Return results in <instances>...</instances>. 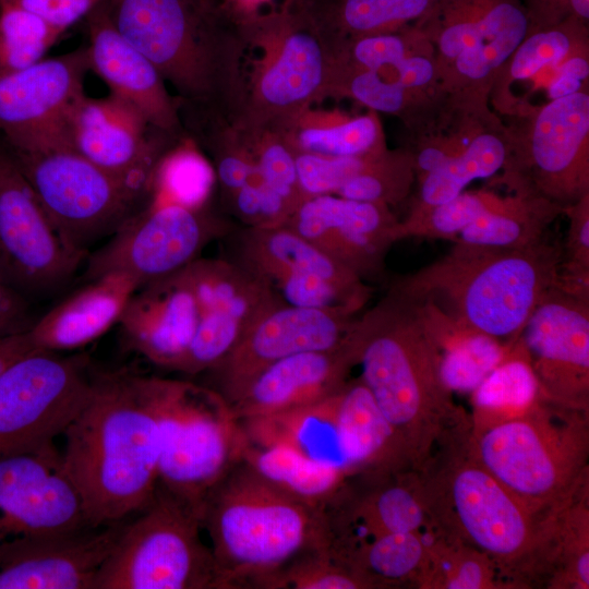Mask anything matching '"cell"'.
<instances>
[{"label": "cell", "instance_id": "obj_1", "mask_svg": "<svg viewBox=\"0 0 589 589\" xmlns=\"http://www.w3.org/2000/svg\"><path fill=\"white\" fill-rule=\"evenodd\" d=\"M470 419L447 432L417 471L432 530L485 554L505 588L544 587L553 512L531 513L476 458Z\"/></svg>", "mask_w": 589, "mask_h": 589}, {"label": "cell", "instance_id": "obj_2", "mask_svg": "<svg viewBox=\"0 0 589 589\" xmlns=\"http://www.w3.org/2000/svg\"><path fill=\"white\" fill-rule=\"evenodd\" d=\"M349 342L361 381L418 471L440 440L467 419L442 380L440 352L419 304L389 287L354 318Z\"/></svg>", "mask_w": 589, "mask_h": 589}, {"label": "cell", "instance_id": "obj_3", "mask_svg": "<svg viewBox=\"0 0 589 589\" xmlns=\"http://www.w3.org/2000/svg\"><path fill=\"white\" fill-rule=\"evenodd\" d=\"M63 434L64 468L92 528L123 521L145 507L157 485L159 432L136 375L92 380Z\"/></svg>", "mask_w": 589, "mask_h": 589}, {"label": "cell", "instance_id": "obj_4", "mask_svg": "<svg viewBox=\"0 0 589 589\" xmlns=\"http://www.w3.org/2000/svg\"><path fill=\"white\" fill-rule=\"evenodd\" d=\"M117 31L176 89L180 104L238 125L245 110L247 41L220 9L202 0H107Z\"/></svg>", "mask_w": 589, "mask_h": 589}, {"label": "cell", "instance_id": "obj_5", "mask_svg": "<svg viewBox=\"0 0 589 589\" xmlns=\"http://www.w3.org/2000/svg\"><path fill=\"white\" fill-rule=\"evenodd\" d=\"M562 247L545 238L522 249L454 242L428 266L398 278L390 288L429 301L465 327L509 344L555 284Z\"/></svg>", "mask_w": 589, "mask_h": 589}, {"label": "cell", "instance_id": "obj_6", "mask_svg": "<svg viewBox=\"0 0 589 589\" xmlns=\"http://www.w3.org/2000/svg\"><path fill=\"white\" fill-rule=\"evenodd\" d=\"M218 589H256L301 553L326 545L323 513L283 492L242 459L214 486L201 512Z\"/></svg>", "mask_w": 589, "mask_h": 589}, {"label": "cell", "instance_id": "obj_7", "mask_svg": "<svg viewBox=\"0 0 589 589\" xmlns=\"http://www.w3.org/2000/svg\"><path fill=\"white\" fill-rule=\"evenodd\" d=\"M588 412L542 396L520 416L470 431V447L517 501L545 516L589 479Z\"/></svg>", "mask_w": 589, "mask_h": 589}, {"label": "cell", "instance_id": "obj_8", "mask_svg": "<svg viewBox=\"0 0 589 589\" xmlns=\"http://www.w3.org/2000/svg\"><path fill=\"white\" fill-rule=\"evenodd\" d=\"M159 432L157 484L200 517L214 486L242 459L247 438L211 387L137 376Z\"/></svg>", "mask_w": 589, "mask_h": 589}, {"label": "cell", "instance_id": "obj_9", "mask_svg": "<svg viewBox=\"0 0 589 589\" xmlns=\"http://www.w3.org/2000/svg\"><path fill=\"white\" fill-rule=\"evenodd\" d=\"M239 27L255 55L244 62L245 110L237 129H284L328 97L333 52L289 0Z\"/></svg>", "mask_w": 589, "mask_h": 589}, {"label": "cell", "instance_id": "obj_10", "mask_svg": "<svg viewBox=\"0 0 589 589\" xmlns=\"http://www.w3.org/2000/svg\"><path fill=\"white\" fill-rule=\"evenodd\" d=\"M201 517L165 489L123 525L93 589H218Z\"/></svg>", "mask_w": 589, "mask_h": 589}, {"label": "cell", "instance_id": "obj_11", "mask_svg": "<svg viewBox=\"0 0 589 589\" xmlns=\"http://www.w3.org/2000/svg\"><path fill=\"white\" fill-rule=\"evenodd\" d=\"M0 144L64 237L86 252L111 236L146 196L72 149L58 133L27 146Z\"/></svg>", "mask_w": 589, "mask_h": 589}, {"label": "cell", "instance_id": "obj_12", "mask_svg": "<svg viewBox=\"0 0 589 589\" xmlns=\"http://www.w3.org/2000/svg\"><path fill=\"white\" fill-rule=\"evenodd\" d=\"M85 357L34 349L0 374V458L52 443L88 396Z\"/></svg>", "mask_w": 589, "mask_h": 589}, {"label": "cell", "instance_id": "obj_13", "mask_svg": "<svg viewBox=\"0 0 589 589\" xmlns=\"http://www.w3.org/2000/svg\"><path fill=\"white\" fill-rule=\"evenodd\" d=\"M238 264L268 286L283 304L353 316L371 289L354 272L286 227H248Z\"/></svg>", "mask_w": 589, "mask_h": 589}, {"label": "cell", "instance_id": "obj_14", "mask_svg": "<svg viewBox=\"0 0 589 589\" xmlns=\"http://www.w3.org/2000/svg\"><path fill=\"white\" fill-rule=\"evenodd\" d=\"M86 252L48 216L0 144V276L29 301L65 285Z\"/></svg>", "mask_w": 589, "mask_h": 589}, {"label": "cell", "instance_id": "obj_15", "mask_svg": "<svg viewBox=\"0 0 589 589\" xmlns=\"http://www.w3.org/2000/svg\"><path fill=\"white\" fill-rule=\"evenodd\" d=\"M225 230L226 224L208 207L145 202L92 254L85 278L122 272L142 287L183 269Z\"/></svg>", "mask_w": 589, "mask_h": 589}, {"label": "cell", "instance_id": "obj_16", "mask_svg": "<svg viewBox=\"0 0 589 589\" xmlns=\"http://www.w3.org/2000/svg\"><path fill=\"white\" fill-rule=\"evenodd\" d=\"M59 134L76 153L145 196L156 161L178 140L153 128L133 105L111 93L76 97Z\"/></svg>", "mask_w": 589, "mask_h": 589}, {"label": "cell", "instance_id": "obj_17", "mask_svg": "<svg viewBox=\"0 0 589 589\" xmlns=\"http://www.w3.org/2000/svg\"><path fill=\"white\" fill-rule=\"evenodd\" d=\"M515 340L545 399L589 410V300L553 285Z\"/></svg>", "mask_w": 589, "mask_h": 589}, {"label": "cell", "instance_id": "obj_18", "mask_svg": "<svg viewBox=\"0 0 589 589\" xmlns=\"http://www.w3.org/2000/svg\"><path fill=\"white\" fill-rule=\"evenodd\" d=\"M589 95L552 99L537 115L529 144L507 161L518 193L537 195L565 208L588 194Z\"/></svg>", "mask_w": 589, "mask_h": 589}, {"label": "cell", "instance_id": "obj_19", "mask_svg": "<svg viewBox=\"0 0 589 589\" xmlns=\"http://www.w3.org/2000/svg\"><path fill=\"white\" fill-rule=\"evenodd\" d=\"M81 495L52 443L0 458V538L91 529Z\"/></svg>", "mask_w": 589, "mask_h": 589}, {"label": "cell", "instance_id": "obj_20", "mask_svg": "<svg viewBox=\"0 0 589 589\" xmlns=\"http://www.w3.org/2000/svg\"><path fill=\"white\" fill-rule=\"evenodd\" d=\"M354 318L329 311L278 304L209 369L214 390L230 405L264 368L291 354L336 350L349 341Z\"/></svg>", "mask_w": 589, "mask_h": 589}, {"label": "cell", "instance_id": "obj_21", "mask_svg": "<svg viewBox=\"0 0 589 589\" xmlns=\"http://www.w3.org/2000/svg\"><path fill=\"white\" fill-rule=\"evenodd\" d=\"M322 513L333 549L386 533L432 529L416 470L348 477Z\"/></svg>", "mask_w": 589, "mask_h": 589}, {"label": "cell", "instance_id": "obj_22", "mask_svg": "<svg viewBox=\"0 0 589 589\" xmlns=\"http://www.w3.org/2000/svg\"><path fill=\"white\" fill-rule=\"evenodd\" d=\"M398 223L387 205L325 194L304 199L284 225L365 279L383 271Z\"/></svg>", "mask_w": 589, "mask_h": 589}, {"label": "cell", "instance_id": "obj_23", "mask_svg": "<svg viewBox=\"0 0 589 589\" xmlns=\"http://www.w3.org/2000/svg\"><path fill=\"white\" fill-rule=\"evenodd\" d=\"M123 525L61 536L0 538V589H93Z\"/></svg>", "mask_w": 589, "mask_h": 589}, {"label": "cell", "instance_id": "obj_24", "mask_svg": "<svg viewBox=\"0 0 589 589\" xmlns=\"http://www.w3.org/2000/svg\"><path fill=\"white\" fill-rule=\"evenodd\" d=\"M89 63L86 47L0 73V139L24 147L60 125L84 93Z\"/></svg>", "mask_w": 589, "mask_h": 589}, {"label": "cell", "instance_id": "obj_25", "mask_svg": "<svg viewBox=\"0 0 589 589\" xmlns=\"http://www.w3.org/2000/svg\"><path fill=\"white\" fill-rule=\"evenodd\" d=\"M87 57L110 93L133 105L155 129L176 139L185 134L179 100L171 96L156 67L112 24L107 0L86 17Z\"/></svg>", "mask_w": 589, "mask_h": 589}, {"label": "cell", "instance_id": "obj_26", "mask_svg": "<svg viewBox=\"0 0 589 589\" xmlns=\"http://www.w3.org/2000/svg\"><path fill=\"white\" fill-rule=\"evenodd\" d=\"M200 308L181 269L140 287L119 324L128 347L152 363L178 371L194 338Z\"/></svg>", "mask_w": 589, "mask_h": 589}, {"label": "cell", "instance_id": "obj_27", "mask_svg": "<svg viewBox=\"0 0 589 589\" xmlns=\"http://www.w3.org/2000/svg\"><path fill=\"white\" fill-rule=\"evenodd\" d=\"M356 365L350 342L336 350L305 351L273 362L229 405L238 420L288 412L337 393Z\"/></svg>", "mask_w": 589, "mask_h": 589}, {"label": "cell", "instance_id": "obj_28", "mask_svg": "<svg viewBox=\"0 0 589 589\" xmlns=\"http://www.w3.org/2000/svg\"><path fill=\"white\" fill-rule=\"evenodd\" d=\"M139 287L134 278L122 272L89 280L33 323L27 330L32 344L36 349L59 352L93 342L119 323Z\"/></svg>", "mask_w": 589, "mask_h": 589}, {"label": "cell", "instance_id": "obj_29", "mask_svg": "<svg viewBox=\"0 0 589 589\" xmlns=\"http://www.w3.org/2000/svg\"><path fill=\"white\" fill-rule=\"evenodd\" d=\"M335 425L347 473L413 470L392 426L360 377L335 396Z\"/></svg>", "mask_w": 589, "mask_h": 589}, {"label": "cell", "instance_id": "obj_30", "mask_svg": "<svg viewBox=\"0 0 589 589\" xmlns=\"http://www.w3.org/2000/svg\"><path fill=\"white\" fill-rule=\"evenodd\" d=\"M329 49L360 36L397 31L424 19L436 0H289Z\"/></svg>", "mask_w": 589, "mask_h": 589}, {"label": "cell", "instance_id": "obj_31", "mask_svg": "<svg viewBox=\"0 0 589 589\" xmlns=\"http://www.w3.org/2000/svg\"><path fill=\"white\" fill-rule=\"evenodd\" d=\"M418 304L438 349L445 386L452 393H471L504 359L512 342L469 329L429 301Z\"/></svg>", "mask_w": 589, "mask_h": 589}, {"label": "cell", "instance_id": "obj_32", "mask_svg": "<svg viewBox=\"0 0 589 589\" xmlns=\"http://www.w3.org/2000/svg\"><path fill=\"white\" fill-rule=\"evenodd\" d=\"M183 269L200 312L228 314L242 323L245 330L267 311L283 304L264 281L237 262L196 259Z\"/></svg>", "mask_w": 589, "mask_h": 589}, {"label": "cell", "instance_id": "obj_33", "mask_svg": "<svg viewBox=\"0 0 589 589\" xmlns=\"http://www.w3.org/2000/svg\"><path fill=\"white\" fill-rule=\"evenodd\" d=\"M430 533H386L330 552L370 589L417 588L428 557Z\"/></svg>", "mask_w": 589, "mask_h": 589}, {"label": "cell", "instance_id": "obj_34", "mask_svg": "<svg viewBox=\"0 0 589 589\" xmlns=\"http://www.w3.org/2000/svg\"><path fill=\"white\" fill-rule=\"evenodd\" d=\"M242 460L283 492L321 512L349 477L335 466L284 445L260 446L247 442Z\"/></svg>", "mask_w": 589, "mask_h": 589}, {"label": "cell", "instance_id": "obj_35", "mask_svg": "<svg viewBox=\"0 0 589 589\" xmlns=\"http://www.w3.org/2000/svg\"><path fill=\"white\" fill-rule=\"evenodd\" d=\"M294 151L333 157H363L385 151L374 112L350 117L338 110L313 109L281 129Z\"/></svg>", "mask_w": 589, "mask_h": 589}, {"label": "cell", "instance_id": "obj_36", "mask_svg": "<svg viewBox=\"0 0 589 589\" xmlns=\"http://www.w3.org/2000/svg\"><path fill=\"white\" fill-rule=\"evenodd\" d=\"M563 209L540 196L518 193L478 217L454 242L497 249L528 248L546 238L549 226Z\"/></svg>", "mask_w": 589, "mask_h": 589}, {"label": "cell", "instance_id": "obj_37", "mask_svg": "<svg viewBox=\"0 0 589 589\" xmlns=\"http://www.w3.org/2000/svg\"><path fill=\"white\" fill-rule=\"evenodd\" d=\"M217 184L212 161L188 134L175 141L156 161L146 189V202L192 209L208 207Z\"/></svg>", "mask_w": 589, "mask_h": 589}, {"label": "cell", "instance_id": "obj_38", "mask_svg": "<svg viewBox=\"0 0 589 589\" xmlns=\"http://www.w3.org/2000/svg\"><path fill=\"white\" fill-rule=\"evenodd\" d=\"M470 394L472 432L520 416L542 397L534 373L516 340Z\"/></svg>", "mask_w": 589, "mask_h": 589}, {"label": "cell", "instance_id": "obj_39", "mask_svg": "<svg viewBox=\"0 0 589 589\" xmlns=\"http://www.w3.org/2000/svg\"><path fill=\"white\" fill-rule=\"evenodd\" d=\"M545 588H589V479L554 510Z\"/></svg>", "mask_w": 589, "mask_h": 589}, {"label": "cell", "instance_id": "obj_40", "mask_svg": "<svg viewBox=\"0 0 589 589\" xmlns=\"http://www.w3.org/2000/svg\"><path fill=\"white\" fill-rule=\"evenodd\" d=\"M509 152L505 142L490 133L474 137L459 154L422 177L418 199L409 215L446 203L473 180L489 178L505 167Z\"/></svg>", "mask_w": 589, "mask_h": 589}, {"label": "cell", "instance_id": "obj_41", "mask_svg": "<svg viewBox=\"0 0 589 589\" xmlns=\"http://www.w3.org/2000/svg\"><path fill=\"white\" fill-rule=\"evenodd\" d=\"M420 589L505 588L494 563L482 552L431 531Z\"/></svg>", "mask_w": 589, "mask_h": 589}, {"label": "cell", "instance_id": "obj_42", "mask_svg": "<svg viewBox=\"0 0 589 589\" xmlns=\"http://www.w3.org/2000/svg\"><path fill=\"white\" fill-rule=\"evenodd\" d=\"M527 32L528 19L520 7L493 0L479 36L455 59L457 72L473 81L486 77L515 52Z\"/></svg>", "mask_w": 589, "mask_h": 589}, {"label": "cell", "instance_id": "obj_43", "mask_svg": "<svg viewBox=\"0 0 589 589\" xmlns=\"http://www.w3.org/2000/svg\"><path fill=\"white\" fill-rule=\"evenodd\" d=\"M62 34L38 15L0 0V73L44 59Z\"/></svg>", "mask_w": 589, "mask_h": 589}, {"label": "cell", "instance_id": "obj_44", "mask_svg": "<svg viewBox=\"0 0 589 589\" xmlns=\"http://www.w3.org/2000/svg\"><path fill=\"white\" fill-rule=\"evenodd\" d=\"M505 199L485 192H462L453 200L408 215L398 223V240L419 237L455 241L459 233L486 212L498 208Z\"/></svg>", "mask_w": 589, "mask_h": 589}, {"label": "cell", "instance_id": "obj_45", "mask_svg": "<svg viewBox=\"0 0 589 589\" xmlns=\"http://www.w3.org/2000/svg\"><path fill=\"white\" fill-rule=\"evenodd\" d=\"M256 589H370L327 546L308 550L263 578Z\"/></svg>", "mask_w": 589, "mask_h": 589}, {"label": "cell", "instance_id": "obj_46", "mask_svg": "<svg viewBox=\"0 0 589 589\" xmlns=\"http://www.w3.org/2000/svg\"><path fill=\"white\" fill-rule=\"evenodd\" d=\"M239 131L253 155L263 183L280 194L296 209L305 197L298 182L296 152L285 132L273 127Z\"/></svg>", "mask_w": 589, "mask_h": 589}, {"label": "cell", "instance_id": "obj_47", "mask_svg": "<svg viewBox=\"0 0 589 589\" xmlns=\"http://www.w3.org/2000/svg\"><path fill=\"white\" fill-rule=\"evenodd\" d=\"M413 161L404 154L386 151L369 158L364 167L337 191L345 199L390 205L409 192Z\"/></svg>", "mask_w": 589, "mask_h": 589}, {"label": "cell", "instance_id": "obj_48", "mask_svg": "<svg viewBox=\"0 0 589 589\" xmlns=\"http://www.w3.org/2000/svg\"><path fill=\"white\" fill-rule=\"evenodd\" d=\"M349 96L373 111L399 113L407 91L383 71L352 70L334 75L328 97Z\"/></svg>", "mask_w": 589, "mask_h": 589}, {"label": "cell", "instance_id": "obj_49", "mask_svg": "<svg viewBox=\"0 0 589 589\" xmlns=\"http://www.w3.org/2000/svg\"><path fill=\"white\" fill-rule=\"evenodd\" d=\"M294 152L298 182L305 199L336 194L342 184L356 176L369 158L374 156L333 157Z\"/></svg>", "mask_w": 589, "mask_h": 589}, {"label": "cell", "instance_id": "obj_50", "mask_svg": "<svg viewBox=\"0 0 589 589\" xmlns=\"http://www.w3.org/2000/svg\"><path fill=\"white\" fill-rule=\"evenodd\" d=\"M573 38L566 25L534 33L520 43L510 62L514 80H528L548 65H556L569 53Z\"/></svg>", "mask_w": 589, "mask_h": 589}, {"label": "cell", "instance_id": "obj_51", "mask_svg": "<svg viewBox=\"0 0 589 589\" xmlns=\"http://www.w3.org/2000/svg\"><path fill=\"white\" fill-rule=\"evenodd\" d=\"M569 226L566 241L562 247L560 268L568 273L589 274V197L580 200L563 209Z\"/></svg>", "mask_w": 589, "mask_h": 589}, {"label": "cell", "instance_id": "obj_52", "mask_svg": "<svg viewBox=\"0 0 589 589\" xmlns=\"http://www.w3.org/2000/svg\"><path fill=\"white\" fill-rule=\"evenodd\" d=\"M64 33L106 0H10Z\"/></svg>", "mask_w": 589, "mask_h": 589}, {"label": "cell", "instance_id": "obj_53", "mask_svg": "<svg viewBox=\"0 0 589 589\" xmlns=\"http://www.w3.org/2000/svg\"><path fill=\"white\" fill-rule=\"evenodd\" d=\"M28 303L0 276V338L31 328L34 322L28 315Z\"/></svg>", "mask_w": 589, "mask_h": 589}, {"label": "cell", "instance_id": "obj_54", "mask_svg": "<svg viewBox=\"0 0 589 589\" xmlns=\"http://www.w3.org/2000/svg\"><path fill=\"white\" fill-rule=\"evenodd\" d=\"M378 71L390 75L406 91L424 86L434 76L432 62L428 58L420 56H406L395 67Z\"/></svg>", "mask_w": 589, "mask_h": 589}, {"label": "cell", "instance_id": "obj_55", "mask_svg": "<svg viewBox=\"0 0 589 589\" xmlns=\"http://www.w3.org/2000/svg\"><path fill=\"white\" fill-rule=\"evenodd\" d=\"M219 7L235 24L243 26L279 5L274 0H219Z\"/></svg>", "mask_w": 589, "mask_h": 589}, {"label": "cell", "instance_id": "obj_56", "mask_svg": "<svg viewBox=\"0 0 589 589\" xmlns=\"http://www.w3.org/2000/svg\"><path fill=\"white\" fill-rule=\"evenodd\" d=\"M36 349L28 332L0 338V374L14 361Z\"/></svg>", "mask_w": 589, "mask_h": 589}, {"label": "cell", "instance_id": "obj_57", "mask_svg": "<svg viewBox=\"0 0 589 589\" xmlns=\"http://www.w3.org/2000/svg\"><path fill=\"white\" fill-rule=\"evenodd\" d=\"M450 156L453 154L447 153L445 149L428 146L418 154L416 159H412L414 170H420L421 177H423L440 168Z\"/></svg>", "mask_w": 589, "mask_h": 589}, {"label": "cell", "instance_id": "obj_58", "mask_svg": "<svg viewBox=\"0 0 589 589\" xmlns=\"http://www.w3.org/2000/svg\"><path fill=\"white\" fill-rule=\"evenodd\" d=\"M582 81L568 74L558 73L550 83L548 93L552 99H557L580 92Z\"/></svg>", "mask_w": 589, "mask_h": 589}, {"label": "cell", "instance_id": "obj_59", "mask_svg": "<svg viewBox=\"0 0 589 589\" xmlns=\"http://www.w3.org/2000/svg\"><path fill=\"white\" fill-rule=\"evenodd\" d=\"M561 10L567 11L570 16L581 21H588L589 0H546Z\"/></svg>", "mask_w": 589, "mask_h": 589}, {"label": "cell", "instance_id": "obj_60", "mask_svg": "<svg viewBox=\"0 0 589 589\" xmlns=\"http://www.w3.org/2000/svg\"><path fill=\"white\" fill-rule=\"evenodd\" d=\"M558 73H564L584 81L589 75V63L584 57H572L564 61L558 70Z\"/></svg>", "mask_w": 589, "mask_h": 589}, {"label": "cell", "instance_id": "obj_61", "mask_svg": "<svg viewBox=\"0 0 589 589\" xmlns=\"http://www.w3.org/2000/svg\"><path fill=\"white\" fill-rule=\"evenodd\" d=\"M203 2L209 4V5H217L219 4V0H202Z\"/></svg>", "mask_w": 589, "mask_h": 589}]
</instances>
